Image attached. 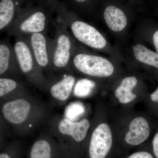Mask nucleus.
<instances>
[{
    "label": "nucleus",
    "mask_w": 158,
    "mask_h": 158,
    "mask_svg": "<svg viewBox=\"0 0 158 158\" xmlns=\"http://www.w3.org/2000/svg\"><path fill=\"white\" fill-rule=\"evenodd\" d=\"M50 21L49 13L42 7L30 8L19 14L9 30L15 37H28L35 33H47Z\"/></svg>",
    "instance_id": "f257e3e1"
},
{
    "label": "nucleus",
    "mask_w": 158,
    "mask_h": 158,
    "mask_svg": "<svg viewBox=\"0 0 158 158\" xmlns=\"http://www.w3.org/2000/svg\"><path fill=\"white\" fill-rule=\"evenodd\" d=\"M73 63L78 70L91 76L110 77L114 72L113 64L107 59L89 54H77L73 58Z\"/></svg>",
    "instance_id": "f03ea898"
},
{
    "label": "nucleus",
    "mask_w": 158,
    "mask_h": 158,
    "mask_svg": "<svg viewBox=\"0 0 158 158\" xmlns=\"http://www.w3.org/2000/svg\"><path fill=\"white\" fill-rule=\"evenodd\" d=\"M54 24L56 35L54 39L52 66L58 69L64 68L70 61L71 40L66 32V26L59 19Z\"/></svg>",
    "instance_id": "7ed1b4c3"
},
{
    "label": "nucleus",
    "mask_w": 158,
    "mask_h": 158,
    "mask_svg": "<svg viewBox=\"0 0 158 158\" xmlns=\"http://www.w3.org/2000/svg\"><path fill=\"white\" fill-rule=\"evenodd\" d=\"M27 37L39 68L52 66L54 40L49 38L47 33H35Z\"/></svg>",
    "instance_id": "20e7f679"
},
{
    "label": "nucleus",
    "mask_w": 158,
    "mask_h": 158,
    "mask_svg": "<svg viewBox=\"0 0 158 158\" xmlns=\"http://www.w3.org/2000/svg\"><path fill=\"white\" fill-rule=\"evenodd\" d=\"M113 144L112 132L109 126L102 123L94 130L89 145L90 158H105Z\"/></svg>",
    "instance_id": "39448f33"
},
{
    "label": "nucleus",
    "mask_w": 158,
    "mask_h": 158,
    "mask_svg": "<svg viewBox=\"0 0 158 158\" xmlns=\"http://www.w3.org/2000/svg\"><path fill=\"white\" fill-rule=\"evenodd\" d=\"M72 32L80 42L96 49L104 48L106 41L95 28L81 21L75 20L69 23Z\"/></svg>",
    "instance_id": "423d86ee"
},
{
    "label": "nucleus",
    "mask_w": 158,
    "mask_h": 158,
    "mask_svg": "<svg viewBox=\"0 0 158 158\" xmlns=\"http://www.w3.org/2000/svg\"><path fill=\"white\" fill-rule=\"evenodd\" d=\"M31 105L24 99H17L8 102L4 105L2 112L5 118L11 123L20 124L28 116Z\"/></svg>",
    "instance_id": "0eeeda50"
},
{
    "label": "nucleus",
    "mask_w": 158,
    "mask_h": 158,
    "mask_svg": "<svg viewBox=\"0 0 158 158\" xmlns=\"http://www.w3.org/2000/svg\"><path fill=\"white\" fill-rule=\"evenodd\" d=\"M149 135L150 127L147 120L143 117H136L130 123L125 141L130 145L136 146L146 141Z\"/></svg>",
    "instance_id": "6e6552de"
},
{
    "label": "nucleus",
    "mask_w": 158,
    "mask_h": 158,
    "mask_svg": "<svg viewBox=\"0 0 158 158\" xmlns=\"http://www.w3.org/2000/svg\"><path fill=\"white\" fill-rule=\"evenodd\" d=\"M90 126L89 121L86 118L75 122L65 118L59 123V129L62 134L70 136L75 141L80 142L86 137Z\"/></svg>",
    "instance_id": "1a4fd4ad"
},
{
    "label": "nucleus",
    "mask_w": 158,
    "mask_h": 158,
    "mask_svg": "<svg viewBox=\"0 0 158 158\" xmlns=\"http://www.w3.org/2000/svg\"><path fill=\"white\" fill-rule=\"evenodd\" d=\"M25 0H1L0 2V32L9 29L17 18L18 6Z\"/></svg>",
    "instance_id": "9d476101"
},
{
    "label": "nucleus",
    "mask_w": 158,
    "mask_h": 158,
    "mask_svg": "<svg viewBox=\"0 0 158 158\" xmlns=\"http://www.w3.org/2000/svg\"><path fill=\"white\" fill-rule=\"evenodd\" d=\"M104 17L108 27L113 31H123L127 25V18L125 14L116 6H108L104 12Z\"/></svg>",
    "instance_id": "9b49d317"
},
{
    "label": "nucleus",
    "mask_w": 158,
    "mask_h": 158,
    "mask_svg": "<svg viewBox=\"0 0 158 158\" xmlns=\"http://www.w3.org/2000/svg\"><path fill=\"white\" fill-rule=\"evenodd\" d=\"M75 82V79L73 76L64 75L62 80L51 87V94L55 98L59 100H65L70 95Z\"/></svg>",
    "instance_id": "f8f14e48"
},
{
    "label": "nucleus",
    "mask_w": 158,
    "mask_h": 158,
    "mask_svg": "<svg viewBox=\"0 0 158 158\" xmlns=\"http://www.w3.org/2000/svg\"><path fill=\"white\" fill-rule=\"evenodd\" d=\"M138 83V80L134 77H127L122 81L121 84L115 91V96L121 103L127 104L136 98V95L132 90Z\"/></svg>",
    "instance_id": "ddd939ff"
},
{
    "label": "nucleus",
    "mask_w": 158,
    "mask_h": 158,
    "mask_svg": "<svg viewBox=\"0 0 158 158\" xmlns=\"http://www.w3.org/2000/svg\"><path fill=\"white\" fill-rule=\"evenodd\" d=\"M12 64L18 65L14 49L9 43L0 41V75L6 73Z\"/></svg>",
    "instance_id": "4468645a"
},
{
    "label": "nucleus",
    "mask_w": 158,
    "mask_h": 158,
    "mask_svg": "<svg viewBox=\"0 0 158 158\" xmlns=\"http://www.w3.org/2000/svg\"><path fill=\"white\" fill-rule=\"evenodd\" d=\"M134 55L140 62L158 68V53L152 52L141 44L133 47Z\"/></svg>",
    "instance_id": "2eb2a0df"
},
{
    "label": "nucleus",
    "mask_w": 158,
    "mask_h": 158,
    "mask_svg": "<svg viewBox=\"0 0 158 158\" xmlns=\"http://www.w3.org/2000/svg\"><path fill=\"white\" fill-rule=\"evenodd\" d=\"M53 147L44 139L35 141L31 147L29 158H54Z\"/></svg>",
    "instance_id": "dca6fc26"
},
{
    "label": "nucleus",
    "mask_w": 158,
    "mask_h": 158,
    "mask_svg": "<svg viewBox=\"0 0 158 158\" xmlns=\"http://www.w3.org/2000/svg\"><path fill=\"white\" fill-rule=\"evenodd\" d=\"M95 85L93 81L88 79L79 80L75 86L74 94L78 97H86L91 94Z\"/></svg>",
    "instance_id": "f3484780"
},
{
    "label": "nucleus",
    "mask_w": 158,
    "mask_h": 158,
    "mask_svg": "<svg viewBox=\"0 0 158 158\" xmlns=\"http://www.w3.org/2000/svg\"><path fill=\"white\" fill-rule=\"evenodd\" d=\"M85 106L80 102H74L69 105L65 110V118L75 121L85 113Z\"/></svg>",
    "instance_id": "a211bd4d"
},
{
    "label": "nucleus",
    "mask_w": 158,
    "mask_h": 158,
    "mask_svg": "<svg viewBox=\"0 0 158 158\" xmlns=\"http://www.w3.org/2000/svg\"><path fill=\"white\" fill-rule=\"evenodd\" d=\"M17 86V82L14 80L0 78V97L15 90Z\"/></svg>",
    "instance_id": "6ab92c4d"
},
{
    "label": "nucleus",
    "mask_w": 158,
    "mask_h": 158,
    "mask_svg": "<svg viewBox=\"0 0 158 158\" xmlns=\"http://www.w3.org/2000/svg\"><path fill=\"white\" fill-rule=\"evenodd\" d=\"M127 158H154V157L149 152L142 151L133 153Z\"/></svg>",
    "instance_id": "aec40b11"
},
{
    "label": "nucleus",
    "mask_w": 158,
    "mask_h": 158,
    "mask_svg": "<svg viewBox=\"0 0 158 158\" xmlns=\"http://www.w3.org/2000/svg\"><path fill=\"white\" fill-rule=\"evenodd\" d=\"M152 148L155 156L158 158V132L156 134L153 139Z\"/></svg>",
    "instance_id": "412c9836"
},
{
    "label": "nucleus",
    "mask_w": 158,
    "mask_h": 158,
    "mask_svg": "<svg viewBox=\"0 0 158 158\" xmlns=\"http://www.w3.org/2000/svg\"><path fill=\"white\" fill-rule=\"evenodd\" d=\"M150 98L152 101L158 103V87L156 90L151 94Z\"/></svg>",
    "instance_id": "4be33fe9"
},
{
    "label": "nucleus",
    "mask_w": 158,
    "mask_h": 158,
    "mask_svg": "<svg viewBox=\"0 0 158 158\" xmlns=\"http://www.w3.org/2000/svg\"><path fill=\"white\" fill-rule=\"evenodd\" d=\"M153 41L157 52L158 53V31H156L153 37Z\"/></svg>",
    "instance_id": "5701e85b"
},
{
    "label": "nucleus",
    "mask_w": 158,
    "mask_h": 158,
    "mask_svg": "<svg viewBox=\"0 0 158 158\" xmlns=\"http://www.w3.org/2000/svg\"><path fill=\"white\" fill-rule=\"evenodd\" d=\"M0 158H11V157L9 154L3 152L0 154Z\"/></svg>",
    "instance_id": "b1692460"
},
{
    "label": "nucleus",
    "mask_w": 158,
    "mask_h": 158,
    "mask_svg": "<svg viewBox=\"0 0 158 158\" xmlns=\"http://www.w3.org/2000/svg\"><path fill=\"white\" fill-rule=\"evenodd\" d=\"M75 1L78 3H83L85 2L86 0H75Z\"/></svg>",
    "instance_id": "393cba45"
}]
</instances>
